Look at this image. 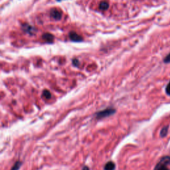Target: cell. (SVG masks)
<instances>
[{
  "label": "cell",
  "mask_w": 170,
  "mask_h": 170,
  "mask_svg": "<svg viewBox=\"0 0 170 170\" xmlns=\"http://www.w3.org/2000/svg\"><path fill=\"white\" fill-rule=\"evenodd\" d=\"M170 164V156H164L155 166L154 170H169L168 166Z\"/></svg>",
  "instance_id": "6da1fadb"
},
{
  "label": "cell",
  "mask_w": 170,
  "mask_h": 170,
  "mask_svg": "<svg viewBox=\"0 0 170 170\" xmlns=\"http://www.w3.org/2000/svg\"><path fill=\"white\" fill-rule=\"evenodd\" d=\"M116 110L114 108H108L106 109L99 111L97 113L95 114V116L97 119H102L106 117H109L111 115H113L114 113H116Z\"/></svg>",
  "instance_id": "7a4b0ae2"
},
{
  "label": "cell",
  "mask_w": 170,
  "mask_h": 170,
  "mask_svg": "<svg viewBox=\"0 0 170 170\" xmlns=\"http://www.w3.org/2000/svg\"><path fill=\"white\" fill-rule=\"evenodd\" d=\"M50 14L51 16L56 20H60L62 17V12L56 8L51 9Z\"/></svg>",
  "instance_id": "3957f363"
},
{
  "label": "cell",
  "mask_w": 170,
  "mask_h": 170,
  "mask_svg": "<svg viewBox=\"0 0 170 170\" xmlns=\"http://www.w3.org/2000/svg\"><path fill=\"white\" fill-rule=\"evenodd\" d=\"M69 38L70 39V40H72L73 41L75 42H80L83 40L82 37L78 35V34L75 31H71L69 33Z\"/></svg>",
  "instance_id": "277c9868"
},
{
  "label": "cell",
  "mask_w": 170,
  "mask_h": 170,
  "mask_svg": "<svg viewBox=\"0 0 170 170\" xmlns=\"http://www.w3.org/2000/svg\"><path fill=\"white\" fill-rule=\"evenodd\" d=\"M22 29L25 32L29 33L30 35H33L36 31V29L33 26H31L28 24H23L22 25Z\"/></svg>",
  "instance_id": "5b68a950"
},
{
  "label": "cell",
  "mask_w": 170,
  "mask_h": 170,
  "mask_svg": "<svg viewBox=\"0 0 170 170\" xmlns=\"http://www.w3.org/2000/svg\"><path fill=\"white\" fill-rule=\"evenodd\" d=\"M42 38L44 40H45L46 41L49 42V43H52L54 40L53 35H51V34H50V33L43 34V36H42Z\"/></svg>",
  "instance_id": "8992f818"
},
{
  "label": "cell",
  "mask_w": 170,
  "mask_h": 170,
  "mask_svg": "<svg viewBox=\"0 0 170 170\" xmlns=\"http://www.w3.org/2000/svg\"><path fill=\"white\" fill-rule=\"evenodd\" d=\"M116 165L113 162H109L104 166V170H115Z\"/></svg>",
  "instance_id": "52a82bcc"
},
{
  "label": "cell",
  "mask_w": 170,
  "mask_h": 170,
  "mask_svg": "<svg viewBox=\"0 0 170 170\" xmlns=\"http://www.w3.org/2000/svg\"><path fill=\"white\" fill-rule=\"evenodd\" d=\"M109 7V2L106 1H101L99 4V8L102 10H106Z\"/></svg>",
  "instance_id": "ba28073f"
},
{
  "label": "cell",
  "mask_w": 170,
  "mask_h": 170,
  "mask_svg": "<svg viewBox=\"0 0 170 170\" xmlns=\"http://www.w3.org/2000/svg\"><path fill=\"white\" fill-rule=\"evenodd\" d=\"M168 129H169V126H165L164 127H163L162 130L160 131V136L162 138L166 137L167 134L168 133Z\"/></svg>",
  "instance_id": "9c48e42d"
},
{
  "label": "cell",
  "mask_w": 170,
  "mask_h": 170,
  "mask_svg": "<svg viewBox=\"0 0 170 170\" xmlns=\"http://www.w3.org/2000/svg\"><path fill=\"white\" fill-rule=\"evenodd\" d=\"M21 165H22V163L19 162V161H18V162H15L14 166L12 167V168H11V170H19Z\"/></svg>",
  "instance_id": "30bf717a"
},
{
  "label": "cell",
  "mask_w": 170,
  "mask_h": 170,
  "mask_svg": "<svg viewBox=\"0 0 170 170\" xmlns=\"http://www.w3.org/2000/svg\"><path fill=\"white\" fill-rule=\"evenodd\" d=\"M43 96L44 97H45L47 99H49V98H51V92L47 90H44L43 92Z\"/></svg>",
  "instance_id": "8fae6325"
},
{
  "label": "cell",
  "mask_w": 170,
  "mask_h": 170,
  "mask_svg": "<svg viewBox=\"0 0 170 170\" xmlns=\"http://www.w3.org/2000/svg\"><path fill=\"white\" fill-rule=\"evenodd\" d=\"M163 62H164V63H166V64L170 63V52L164 58V59H163Z\"/></svg>",
  "instance_id": "7c38bea8"
},
{
  "label": "cell",
  "mask_w": 170,
  "mask_h": 170,
  "mask_svg": "<svg viewBox=\"0 0 170 170\" xmlns=\"http://www.w3.org/2000/svg\"><path fill=\"white\" fill-rule=\"evenodd\" d=\"M166 94L170 96V82L168 83V85L166 86Z\"/></svg>",
  "instance_id": "4fadbf2b"
},
{
  "label": "cell",
  "mask_w": 170,
  "mask_h": 170,
  "mask_svg": "<svg viewBox=\"0 0 170 170\" xmlns=\"http://www.w3.org/2000/svg\"><path fill=\"white\" fill-rule=\"evenodd\" d=\"M73 64L74 66L78 67V66H79V61L75 58V59H73Z\"/></svg>",
  "instance_id": "5bb4252c"
},
{
  "label": "cell",
  "mask_w": 170,
  "mask_h": 170,
  "mask_svg": "<svg viewBox=\"0 0 170 170\" xmlns=\"http://www.w3.org/2000/svg\"><path fill=\"white\" fill-rule=\"evenodd\" d=\"M82 170H90V169H89V168H88V166H85L84 168H83Z\"/></svg>",
  "instance_id": "9a60e30c"
},
{
  "label": "cell",
  "mask_w": 170,
  "mask_h": 170,
  "mask_svg": "<svg viewBox=\"0 0 170 170\" xmlns=\"http://www.w3.org/2000/svg\"><path fill=\"white\" fill-rule=\"evenodd\" d=\"M57 1H61V0H57Z\"/></svg>",
  "instance_id": "2e32d148"
}]
</instances>
